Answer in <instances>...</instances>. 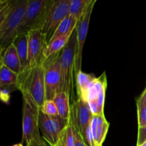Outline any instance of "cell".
Instances as JSON below:
<instances>
[{"mask_svg": "<svg viewBox=\"0 0 146 146\" xmlns=\"http://www.w3.org/2000/svg\"><path fill=\"white\" fill-rule=\"evenodd\" d=\"M138 127L146 125V88L136 101Z\"/></svg>", "mask_w": 146, "mask_h": 146, "instance_id": "603a6c76", "label": "cell"}, {"mask_svg": "<svg viewBox=\"0 0 146 146\" xmlns=\"http://www.w3.org/2000/svg\"><path fill=\"white\" fill-rule=\"evenodd\" d=\"M96 3V0H94L92 4L88 9L86 12L81 17V19L78 21L76 28V41H77V48L76 54L75 59V68H74V75L76 76L81 71V66H82V53L84 48V43L86 38L87 34H88V26H89L90 20H91V14H92L93 9L95 4Z\"/></svg>", "mask_w": 146, "mask_h": 146, "instance_id": "8fae6325", "label": "cell"}, {"mask_svg": "<svg viewBox=\"0 0 146 146\" xmlns=\"http://www.w3.org/2000/svg\"><path fill=\"white\" fill-rule=\"evenodd\" d=\"M19 91L29 96L40 107L46 101L45 78L43 64L29 67L19 75Z\"/></svg>", "mask_w": 146, "mask_h": 146, "instance_id": "7a4b0ae2", "label": "cell"}, {"mask_svg": "<svg viewBox=\"0 0 146 146\" xmlns=\"http://www.w3.org/2000/svg\"><path fill=\"white\" fill-rule=\"evenodd\" d=\"M107 88V78L106 73L104 72L102 75L98 78H96L91 83L84 101L86 102L94 101L102 91H106Z\"/></svg>", "mask_w": 146, "mask_h": 146, "instance_id": "ac0fdd59", "label": "cell"}, {"mask_svg": "<svg viewBox=\"0 0 146 146\" xmlns=\"http://www.w3.org/2000/svg\"><path fill=\"white\" fill-rule=\"evenodd\" d=\"M100 146H103V145H100Z\"/></svg>", "mask_w": 146, "mask_h": 146, "instance_id": "d6a6232c", "label": "cell"}, {"mask_svg": "<svg viewBox=\"0 0 146 146\" xmlns=\"http://www.w3.org/2000/svg\"><path fill=\"white\" fill-rule=\"evenodd\" d=\"M11 1L12 0H1L0 1V28L9 11Z\"/></svg>", "mask_w": 146, "mask_h": 146, "instance_id": "d4e9b609", "label": "cell"}, {"mask_svg": "<svg viewBox=\"0 0 146 146\" xmlns=\"http://www.w3.org/2000/svg\"><path fill=\"white\" fill-rule=\"evenodd\" d=\"M22 142L27 146L46 144L39 129L40 108L27 94H22Z\"/></svg>", "mask_w": 146, "mask_h": 146, "instance_id": "6da1fadb", "label": "cell"}, {"mask_svg": "<svg viewBox=\"0 0 146 146\" xmlns=\"http://www.w3.org/2000/svg\"><path fill=\"white\" fill-rule=\"evenodd\" d=\"M78 19L76 18H75V17L70 15L67 16L60 23L59 25L58 26L56 30L54 33L50 41L55 39L56 38H58V37L63 36L71 35V34H72L74 30L76 29V27L77 24H78Z\"/></svg>", "mask_w": 146, "mask_h": 146, "instance_id": "d6986e66", "label": "cell"}, {"mask_svg": "<svg viewBox=\"0 0 146 146\" xmlns=\"http://www.w3.org/2000/svg\"><path fill=\"white\" fill-rule=\"evenodd\" d=\"M75 128V127H74ZM75 146H88L84 141L82 135L75 128Z\"/></svg>", "mask_w": 146, "mask_h": 146, "instance_id": "4316f807", "label": "cell"}, {"mask_svg": "<svg viewBox=\"0 0 146 146\" xmlns=\"http://www.w3.org/2000/svg\"><path fill=\"white\" fill-rule=\"evenodd\" d=\"M40 111L49 116L58 115V110L53 100H46L43 105L40 107Z\"/></svg>", "mask_w": 146, "mask_h": 146, "instance_id": "cb8c5ba5", "label": "cell"}, {"mask_svg": "<svg viewBox=\"0 0 146 146\" xmlns=\"http://www.w3.org/2000/svg\"><path fill=\"white\" fill-rule=\"evenodd\" d=\"M28 0H12L10 9L0 28V46L5 49L18 36L25 16Z\"/></svg>", "mask_w": 146, "mask_h": 146, "instance_id": "277c9868", "label": "cell"}, {"mask_svg": "<svg viewBox=\"0 0 146 146\" xmlns=\"http://www.w3.org/2000/svg\"><path fill=\"white\" fill-rule=\"evenodd\" d=\"M110 123L104 114L93 115L91 121V128L96 146L103 145L106 138Z\"/></svg>", "mask_w": 146, "mask_h": 146, "instance_id": "7c38bea8", "label": "cell"}, {"mask_svg": "<svg viewBox=\"0 0 146 146\" xmlns=\"http://www.w3.org/2000/svg\"><path fill=\"white\" fill-rule=\"evenodd\" d=\"M56 146H75V128L71 118L60 133Z\"/></svg>", "mask_w": 146, "mask_h": 146, "instance_id": "ffe728a7", "label": "cell"}, {"mask_svg": "<svg viewBox=\"0 0 146 146\" xmlns=\"http://www.w3.org/2000/svg\"><path fill=\"white\" fill-rule=\"evenodd\" d=\"M68 121L64 120L59 115L49 116L39 113V129L44 139L50 146H56L58 141V137L62 130L66 125Z\"/></svg>", "mask_w": 146, "mask_h": 146, "instance_id": "ba28073f", "label": "cell"}, {"mask_svg": "<svg viewBox=\"0 0 146 146\" xmlns=\"http://www.w3.org/2000/svg\"><path fill=\"white\" fill-rule=\"evenodd\" d=\"M140 146H146V142H145L143 144H142V145H140Z\"/></svg>", "mask_w": 146, "mask_h": 146, "instance_id": "1f68e13d", "label": "cell"}, {"mask_svg": "<svg viewBox=\"0 0 146 146\" xmlns=\"http://www.w3.org/2000/svg\"><path fill=\"white\" fill-rule=\"evenodd\" d=\"M12 44L15 46L21 63V72L29 68L28 34H19Z\"/></svg>", "mask_w": 146, "mask_h": 146, "instance_id": "5bb4252c", "label": "cell"}, {"mask_svg": "<svg viewBox=\"0 0 146 146\" xmlns=\"http://www.w3.org/2000/svg\"><path fill=\"white\" fill-rule=\"evenodd\" d=\"M71 0H53L48 10L45 24L43 27V34L48 44L60 23L68 15V8Z\"/></svg>", "mask_w": 146, "mask_h": 146, "instance_id": "52a82bcc", "label": "cell"}, {"mask_svg": "<svg viewBox=\"0 0 146 146\" xmlns=\"http://www.w3.org/2000/svg\"><path fill=\"white\" fill-rule=\"evenodd\" d=\"M4 48L0 46V68L2 66V56H3V52H4Z\"/></svg>", "mask_w": 146, "mask_h": 146, "instance_id": "f1b7e54d", "label": "cell"}, {"mask_svg": "<svg viewBox=\"0 0 146 146\" xmlns=\"http://www.w3.org/2000/svg\"><path fill=\"white\" fill-rule=\"evenodd\" d=\"M145 142H146V125L143 127H138L137 146L141 145Z\"/></svg>", "mask_w": 146, "mask_h": 146, "instance_id": "484cf974", "label": "cell"}, {"mask_svg": "<svg viewBox=\"0 0 146 146\" xmlns=\"http://www.w3.org/2000/svg\"><path fill=\"white\" fill-rule=\"evenodd\" d=\"M19 75L5 66L0 68V89L12 92L18 89Z\"/></svg>", "mask_w": 146, "mask_h": 146, "instance_id": "9a60e30c", "label": "cell"}, {"mask_svg": "<svg viewBox=\"0 0 146 146\" xmlns=\"http://www.w3.org/2000/svg\"><path fill=\"white\" fill-rule=\"evenodd\" d=\"M30 146H46V144H44V145H30Z\"/></svg>", "mask_w": 146, "mask_h": 146, "instance_id": "4dcf8cb0", "label": "cell"}, {"mask_svg": "<svg viewBox=\"0 0 146 146\" xmlns=\"http://www.w3.org/2000/svg\"><path fill=\"white\" fill-rule=\"evenodd\" d=\"M93 114L88 102L78 98L71 106V118L74 126L84 138L87 128L89 127Z\"/></svg>", "mask_w": 146, "mask_h": 146, "instance_id": "30bf717a", "label": "cell"}, {"mask_svg": "<svg viewBox=\"0 0 146 146\" xmlns=\"http://www.w3.org/2000/svg\"><path fill=\"white\" fill-rule=\"evenodd\" d=\"M53 101L58 110V115L64 120L68 121L71 115V106L68 94L64 91H61L54 96Z\"/></svg>", "mask_w": 146, "mask_h": 146, "instance_id": "2e32d148", "label": "cell"}, {"mask_svg": "<svg viewBox=\"0 0 146 146\" xmlns=\"http://www.w3.org/2000/svg\"><path fill=\"white\" fill-rule=\"evenodd\" d=\"M71 35L63 36L58 37V38H55L54 40H51L47 44L46 47L44 50V58L46 59L51 56L56 54V53L60 52L64 49V47L67 44L68 41H69Z\"/></svg>", "mask_w": 146, "mask_h": 146, "instance_id": "44dd1931", "label": "cell"}, {"mask_svg": "<svg viewBox=\"0 0 146 146\" xmlns=\"http://www.w3.org/2000/svg\"><path fill=\"white\" fill-rule=\"evenodd\" d=\"M60 52L51 56L43 64L45 78L46 100H53L58 93L61 92V74Z\"/></svg>", "mask_w": 146, "mask_h": 146, "instance_id": "8992f818", "label": "cell"}, {"mask_svg": "<svg viewBox=\"0 0 146 146\" xmlns=\"http://www.w3.org/2000/svg\"><path fill=\"white\" fill-rule=\"evenodd\" d=\"M96 78L94 74H86L82 71L78 73V75L75 77L76 88L78 98L85 100L87 91L91 86V83Z\"/></svg>", "mask_w": 146, "mask_h": 146, "instance_id": "e0dca14e", "label": "cell"}, {"mask_svg": "<svg viewBox=\"0 0 146 146\" xmlns=\"http://www.w3.org/2000/svg\"><path fill=\"white\" fill-rule=\"evenodd\" d=\"M12 146H24L23 145V143H17V144H15V145H13Z\"/></svg>", "mask_w": 146, "mask_h": 146, "instance_id": "f546056e", "label": "cell"}, {"mask_svg": "<svg viewBox=\"0 0 146 146\" xmlns=\"http://www.w3.org/2000/svg\"><path fill=\"white\" fill-rule=\"evenodd\" d=\"M9 93L6 90L0 89V101L7 103L9 100Z\"/></svg>", "mask_w": 146, "mask_h": 146, "instance_id": "83f0119b", "label": "cell"}, {"mask_svg": "<svg viewBox=\"0 0 146 146\" xmlns=\"http://www.w3.org/2000/svg\"><path fill=\"white\" fill-rule=\"evenodd\" d=\"M2 65L5 66L14 73L19 75L21 72V63L15 46L11 43L4 50Z\"/></svg>", "mask_w": 146, "mask_h": 146, "instance_id": "4fadbf2b", "label": "cell"}, {"mask_svg": "<svg viewBox=\"0 0 146 146\" xmlns=\"http://www.w3.org/2000/svg\"><path fill=\"white\" fill-rule=\"evenodd\" d=\"M94 0H71L68 8V15L79 21L84 15Z\"/></svg>", "mask_w": 146, "mask_h": 146, "instance_id": "7402d4cb", "label": "cell"}, {"mask_svg": "<svg viewBox=\"0 0 146 146\" xmlns=\"http://www.w3.org/2000/svg\"><path fill=\"white\" fill-rule=\"evenodd\" d=\"M29 67L44 64V50L47 45L45 36L41 30H31L28 33Z\"/></svg>", "mask_w": 146, "mask_h": 146, "instance_id": "9c48e42d", "label": "cell"}, {"mask_svg": "<svg viewBox=\"0 0 146 146\" xmlns=\"http://www.w3.org/2000/svg\"><path fill=\"white\" fill-rule=\"evenodd\" d=\"M77 41L76 30H74L66 46L61 51L60 56L61 61V91L68 94L72 104L74 100V68H75L76 54Z\"/></svg>", "mask_w": 146, "mask_h": 146, "instance_id": "3957f363", "label": "cell"}, {"mask_svg": "<svg viewBox=\"0 0 146 146\" xmlns=\"http://www.w3.org/2000/svg\"><path fill=\"white\" fill-rule=\"evenodd\" d=\"M0 1H1V0H0Z\"/></svg>", "mask_w": 146, "mask_h": 146, "instance_id": "836d02e7", "label": "cell"}, {"mask_svg": "<svg viewBox=\"0 0 146 146\" xmlns=\"http://www.w3.org/2000/svg\"><path fill=\"white\" fill-rule=\"evenodd\" d=\"M53 0H28L25 16L18 35L31 30H42Z\"/></svg>", "mask_w": 146, "mask_h": 146, "instance_id": "5b68a950", "label": "cell"}]
</instances>
